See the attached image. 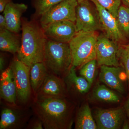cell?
<instances>
[{
	"label": "cell",
	"instance_id": "cell-1",
	"mask_svg": "<svg viewBox=\"0 0 129 129\" xmlns=\"http://www.w3.org/2000/svg\"><path fill=\"white\" fill-rule=\"evenodd\" d=\"M34 110L45 129L71 127L72 108L64 98L37 99Z\"/></svg>",
	"mask_w": 129,
	"mask_h": 129
},
{
	"label": "cell",
	"instance_id": "cell-2",
	"mask_svg": "<svg viewBox=\"0 0 129 129\" xmlns=\"http://www.w3.org/2000/svg\"><path fill=\"white\" fill-rule=\"evenodd\" d=\"M21 45L17 59L29 68L35 63L44 62L46 37L34 22L24 21L22 24Z\"/></svg>",
	"mask_w": 129,
	"mask_h": 129
},
{
	"label": "cell",
	"instance_id": "cell-3",
	"mask_svg": "<svg viewBox=\"0 0 129 129\" xmlns=\"http://www.w3.org/2000/svg\"><path fill=\"white\" fill-rule=\"evenodd\" d=\"M98 36L95 32H76L69 43L72 56V66L80 68L91 60L96 59Z\"/></svg>",
	"mask_w": 129,
	"mask_h": 129
},
{
	"label": "cell",
	"instance_id": "cell-4",
	"mask_svg": "<svg viewBox=\"0 0 129 129\" xmlns=\"http://www.w3.org/2000/svg\"><path fill=\"white\" fill-rule=\"evenodd\" d=\"M44 62L56 75H61L68 71L72 65L69 44L47 40Z\"/></svg>",
	"mask_w": 129,
	"mask_h": 129
},
{
	"label": "cell",
	"instance_id": "cell-5",
	"mask_svg": "<svg viewBox=\"0 0 129 129\" xmlns=\"http://www.w3.org/2000/svg\"><path fill=\"white\" fill-rule=\"evenodd\" d=\"M90 1L78 2L76 9V25L77 32H95L102 30L98 11L95 6Z\"/></svg>",
	"mask_w": 129,
	"mask_h": 129
},
{
	"label": "cell",
	"instance_id": "cell-6",
	"mask_svg": "<svg viewBox=\"0 0 129 129\" xmlns=\"http://www.w3.org/2000/svg\"><path fill=\"white\" fill-rule=\"evenodd\" d=\"M78 4L76 0H63L55 5L41 17L40 22L42 28H44L58 21H69L75 23Z\"/></svg>",
	"mask_w": 129,
	"mask_h": 129
},
{
	"label": "cell",
	"instance_id": "cell-7",
	"mask_svg": "<svg viewBox=\"0 0 129 129\" xmlns=\"http://www.w3.org/2000/svg\"><path fill=\"white\" fill-rule=\"evenodd\" d=\"M119 45L104 33L98 35L96 46L98 65L120 67L117 56Z\"/></svg>",
	"mask_w": 129,
	"mask_h": 129
},
{
	"label": "cell",
	"instance_id": "cell-8",
	"mask_svg": "<svg viewBox=\"0 0 129 129\" xmlns=\"http://www.w3.org/2000/svg\"><path fill=\"white\" fill-rule=\"evenodd\" d=\"M10 67L16 85L17 99L21 102L25 103L31 94L30 68L18 59L13 62Z\"/></svg>",
	"mask_w": 129,
	"mask_h": 129
},
{
	"label": "cell",
	"instance_id": "cell-9",
	"mask_svg": "<svg viewBox=\"0 0 129 129\" xmlns=\"http://www.w3.org/2000/svg\"><path fill=\"white\" fill-rule=\"evenodd\" d=\"M94 4L99 13L102 30L108 38L119 45L125 44L127 39L122 34L118 25L117 18L96 0H91Z\"/></svg>",
	"mask_w": 129,
	"mask_h": 129
},
{
	"label": "cell",
	"instance_id": "cell-10",
	"mask_svg": "<svg viewBox=\"0 0 129 129\" xmlns=\"http://www.w3.org/2000/svg\"><path fill=\"white\" fill-rule=\"evenodd\" d=\"M125 112L124 109L122 107L97 109L94 117L98 129L121 128L125 119Z\"/></svg>",
	"mask_w": 129,
	"mask_h": 129
},
{
	"label": "cell",
	"instance_id": "cell-11",
	"mask_svg": "<svg viewBox=\"0 0 129 129\" xmlns=\"http://www.w3.org/2000/svg\"><path fill=\"white\" fill-rule=\"evenodd\" d=\"M48 39L69 43L77 32L75 23L69 21H58L42 29Z\"/></svg>",
	"mask_w": 129,
	"mask_h": 129
},
{
	"label": "cell",
	"instance_id": "cell-12",
	"mask_svg": "<svg viewBox=\"0 0 129 129\" xmlns=\"http://www.w3.org/2000/svg\"><path fill=\"white\" fill-rule=\"evenodd\" d=\"M67 91L64 82L57 76L48 74L37 92V99L64 98Z\"/></svg>",
	"mask_w": 129,
	"mask_h": 129
},
{
	"label": "cell",
	"instance_id": "cell-13",
	"mask_svg": "<svg viewBox=\"0 0 129 129\" xmlns=\"http://www.w3.org/2000/svg\"><path fill=\"white\" fill-rule=\"evenodd\" d=\"M123 69L115 67L102 65L101 66L99 80L109 87L120 93H124L125 88L122 75Z\"/></svg>",
	"mask_w": 129,
	"mask_h": 129
},
{
	"label": "cell",
	"instance_id": "cell-14",
	"mask_svg": "<svg viewBox=\"0 0 129 129\" xmlns=\"http://www.w3.org/2000/svg\"><path fill=\"white\" fill-rule=\"evenodd\" d=\"M23 3H9L5 7L4 15L7 22V29L14 33H18L21 28V17L27 9Z\"/></svg>",
	"mask_w": 129,
	"mask_h": 129
},
{
	"label": "cell",
	"instance_id": "cell-15",
	"mask_svg": "<svg viewBox=\"0 0 129 129\" xmlns=\"http://www.w3.org/2000/svg\"><path fill=\"white\" fill-rule=\"evenodd\" d=\"M1 97L12 104H15L17 99V90L11 68L2 72L0 79Z\"/></svg>",
	"mask_w": 129,
	"mask_h": 129
},
{
	"label": "cell",
	"instance_id": "cell-16",
	"mask_svg": "<svg viewBox=\"0 0 129 129\" xmlns=\"http://www.w3.org/2000/svg\"><path fill=\"white\" fill-rule=\"evenodd\" d=\"M65 82L68 90L77 94H84L87 93L91 86L85 78L76 75L75 68L73 66L68 71Z\"/></svg>",
	"mask_w": 129,
	"mask_h": 129
},
{
	"label": "cell",
	"instance_id": "cell-17",
	"mask_svg": "<svg viewBox=\"0 0 129 129\" xmlns=\"http://www.w3.org/2000/svg\"><path fill=\"white\" fill-rule=\"evenodd\" d=\"M21 42L18 36L7 29H0V49L3 51L17 53Z\"/></svg>",
	"mask_w": 129,
	"mask_h": 129
},
{
	"label": "cell",
	"instance_id": "cell-18",
	"mask_svg": "<svg viewBox=\"0 0 129 129\" xmlns=\"http://www.w3.org/2000/svg\"><path fill=\"white\" fill-rule=\"evenodd\" d=\"M47 68L44 62H37L30 67L29 78L31 88L37 93L48 75Z\"/></svg>",
	"mask_w": 129,
	"mask_h": 129
},
{
	"label": "cell",
	"instance_id": "cell-19",
	"mask_svg": "<svg viewBox=\"0 0 129 129\" xmlns=\"http://www.w3.org/2000/svg\"><path fill=\"white\" fill-rule=\"evenodd\" d=\"M75 128L76 129H98L88 104L83 105L79 110L76 116Z\"/></svg>",
	"mask_w": 129,
	"mask_h": 129
},
{
	"label": "cell",
	"instance_id": "cell-20",
	"mask_svg": "<svg viewBox=\"0 0 129 129\" xmlns=\"http://www.w3.org/2000/svg\"><path fill=\"white\" fill-rule=\"evenodd\" d=\"M92 97L96 101L105 102L117 103L120 101V97L116 92L103 85L98 84L95 86Z\"/></svg>",
	"mask_w": 129,
	"mask_h": 129
},
{
	"label": "cell",
	"instance_id": "cell-21",
	"mask_svg": "<svg viewBox=\"0 0 129 129\" xmlns=\"http://www.w3.org/2000/svg\"><path fill=\"white\" fill-rule=\"evenodd\" d=\"M116 18L120 30L129 41V8L123 5L120 6Z\"/></svg>",
	"mask_w": 129,
	"mask_h": 129
},
{
	"label": "cell",
	"instance_id": "cell-22",
	"mask_svg": "<svg viewBox=\"0 0 129 129\" xmlns=\"http://www.w3.org/2000/svg\"><path fill=\"white\" fill-rule=\"evenodd\" d=\"M18 120L17 114L11 109L6 108L1 114L0 129H6L13 127Z\"/></svg>",
	"mask_w": 129,
	"mask_h": 129
},
{
	"label": "cell",
	"instance_id": "cell-23",
	"mask_svg": "<svg viewBox=\"0 0 129 129\" xmlns=\"http://www.w3.org/2000/svg\"><path fill=\"white\" fill-rule=\"evenodd\" d=\"M97 65L96 59H94L86 63L80 68V75L85 78L91 85L95 80Z\"/></svg>",
	"mask_w": 129,
	"mask_h": 129
},
{
	"label": "cell",
	"instance_id": "cell-24",
	"mask_svg": "<svg viewBox=\"0 0 129 129\" xmlns=\"http://www.w3.org/2000/svg\"><path fill=\"white\" fill-rule=\"evenodd\" d=\"M117 56L120 66L124 70L129 85V45H119Z\"/></svg>",
	"mask_w": 129,
	"mask_h": 129
},
{
	"label": "cell",
	"instance_id": "cell-25",
	"mask_svg": "<svg viewBox=\"0 0 129 129\" xmlns=\"http://www.w3.org/2000/svg\"><path fill=\"white\" fill-rule=\"evenodd\" d=\"M63 0H34V5L37 16H41L52 7Z\"/></svg>",
	"mask_w": 129,
	"mask_h": 129
},
{
	"label": "cell",
	"instance_id": "cell-26",
	"mask_svg": "<svg viewBox=\"0 0 129 129\" xmlns=\"http://www.w3.org/2000/svg\"><path fill=\"white\" fill-rule=\"evenodd\" d=\"M97 2L109 11L117 18L118 11L120 7L121 0H96Z\"/></svg>",
	"mask_w": 129,
	"mask_h": 129
},
{
	"label": "cell",
	"instance_id": "cell-27",
	"mask_svg": "<svg viewBox=\"0 0 129 129\" xmlns=\"http://www.w3.org/2000/svg\"><path fill=\"white\" fill-rule=\"evenodd\" d=\"M12 0H0V12L1 13L4 11L6 6L12 2Z\"/></svg>",
	"mask_w": 129,
	"mask_h": 129
},
{
	"label": "cell",
	"instance_id": "cell-28",
	"mask_svg": "<svg viewBox=\"0 0 129 129\" xmlns=\"http://www.w3.org/2000/svg\"><path fill=\"white\" fill-rule=\"evenodd\" d=\"M7 22L5 16L0 15V29H7Z\"/></svg>",
	"mask_w": 129,
	"mask_h": 129
},
{
	"label": "cell",
	"instance_id": "cell-29",
	"mask_svg": "<svg viewBox=\"0 0 129 129\" xmlns=\"http://www.w3.org/2000/svg\"><path fill=\"white\" fill-rule=\"evenodd\" d=\"M43 125L42 122L40 120L39 122H35L32 125V128L33 129H43Z\"/></svg>",
	"mask_w": 129,
	"mask_h": 129
},
{
	"label": "cell",
	"instance_id": "cell-30",
	"mask_svg": "<svg viewBox=\"0 0 129 129\" xmlns=\"http://www.w3.org/2000/svg\"><path fill=\"white\" fill-rule=\"evenodd\" d=\"M5 66V60L4 58L1 55L0 57V70L2 71Z\"/></svg>",
	"mask_w": 129,
	"mask_h": 129
},
{
	"label": "cell",
	"instance_id": "cell-31",
	"mask_svg": "<svg viewBox=\"0 0 129 129\" xmlns=\"http://www.w3.org/2000/svg\"><path fill=\"white\" fill-rule=\"evenodd\" d=\"M125 109L127 113L129 120V96L128 100H127L126 103H125Z\"/></svg>",
	"mask_w": 129,
	"mask_h": 129
},
{
	"label": "cell",
	"instance_id": "cell-32",
	"mask_svg": "<svg viewBox=\"0 0 129 129\" xmlns=\"http://www.w3.org/2000/svg\"><path fill=\"white\" fill-rule=\"evenodd\" d=\"M122 128L123 129H129V120L125 119Z\"/></svg>",
	"mask_w": 129,
	"mask_h": 129
},
{
	"label": "cell",
	"instance_id": "cell-33",
	"mask_svg": "<svg viewBox=\"0 0 129 129\" xmlns=\"http://www.w3.org/2000/svg\"><path fill=\"white\" fill-rule=\"evenodd\" d=\"M123 5L129 8V0H121Z\"/></svg>",
	"mask_w": 129,
	"mask_h": 129
},
{
	"label": "cell",
	"instance_id": "cell-34",
	"mask_svg": "<svg viewBox=\"0 0 129 129\" xmlns=\"http://www.w3.org/2000/svg\"><path fill=\"white\" fill-rule=\"evenodd\" d=\"M78 2H81L84 1H91V0H76Z\"/></svg>",
	"mask_w": 129,
	"mask_h": 129
},
{
	"label": "cell",
	"instance_id": "cell-35",
	"mask_svg": "<svg viewBox=\"0 0 129 129\" xmlns=\"http://www.w3.org/2000/svg\"><path fill=\"white\" fill-rule=\"evenodd\" d=\"M128 45H129V42H128Z\"/></svg>",
	"mask_w": 129,
	"mask_h": 129
}]
</instances>
